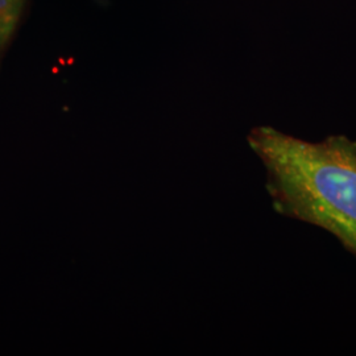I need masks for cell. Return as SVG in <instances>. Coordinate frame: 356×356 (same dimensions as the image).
<instances>
[{
    "mask_svg": "<svg viewBox=\"0 0 356 356\" xmlns=\"http://www.w3.org/2000/svg\"><path fill=\"white\" fill-rule=\"evenodd\" d=\"M247 141L266 169L276 211L330 232L356 257V140L309 141L259 126Z\"/></svg>",
    "mask_w": 356,
    "mask_h": 356,
    "instance_id": "obj_1",
    "label": "cell"
},
{
    "mask_svg": "<svg viewBox=\"0 0 356 356\" xmlns=\"http://www.w3.org/2000/svg\"><path fill=\"white\" fill-rule=\"evenodd\" d=\"M28 0H0V63L23 23Z\"/></svg>",
    "mask_w": 356,
    "mask_h": 356,
    "instance_id": "obj_2",
    "label": "cell"
}]
</instances>
